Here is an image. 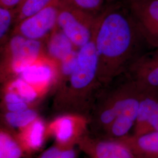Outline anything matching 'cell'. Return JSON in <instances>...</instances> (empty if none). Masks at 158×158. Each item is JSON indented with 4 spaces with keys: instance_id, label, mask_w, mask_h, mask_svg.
Here are the masks:
<instances>
[{
    "instance_id": "obj_17",
    "label": "cell",
    "mask_w": 158,
    "mask_h": 158,
    "mask_svg": "<svg viewBox=\"0 0 158 158\" xmlns=\"http://www.w3.org/2000/svg\"><path fill=\"white\" fill-rule=\"evenodd\" d=\"M3 88L14 91L24 101L33 104H35V102L42 97L34 87L19 77L6 82Z\"/></svg>"
},
{
    "instance_id": "obj_10",
    "label": "cell",
    "mask_w": 158,
    "mask_h": 158,
    "mask_svg": "<svg viewBox=\"0 0 158 158\" xmlns=\"http://www.w3.org/2000/svg\"><path fill=\"white\" fill-rule=\"evenodd\" d=\"M124 74L142 90H158V48L143 52Z\"/></svg>"
},
{
    "instance_id": "obj_18",
    "label": "cell",
    "mask_w": 158,
    "mask_h": 158,
    "mask_svg": "<svg viewBox=\"0 0 158 158\" xmlns=\"http://www.w3.org/2000/svg\"><path fill=\"white\" fill-rule=\"evenodd\" d=\"M55 0H23L15 10V25L25 18L40 11Z\"/></svg>"
},
{
    "instance_id": "obj_20",
    "label": "cell",
    "mask_w": 158,
    "mask_h": 158,
    "mask_svg": "<svg viewBox=\"0 0 158 158\" xmlns=\"http://www.w3.org/2000/svg\"><path fill=\"white\" fill-rule=\"evenodd\" d=\"M15 10L0 6V40L1 45H4L8 40L7 36L12 24H15Z\"/></svg>"
},
{
    "instance_id": "obj_19",
    "label": "cell",
    "mask_w": 158,
    "mask_h": 158,
    "mask_svg": "<svg viewBox=\"0 0 158 158\" xmlns=\"http://www.w3.org/2000/svg\"><path fill=\"white\" fill-rule=\"evenodd\" d=\"M79 9L97 15L117 0H64Z\"/></svg>"
},
{
    "instance_id": "obj_8",
    "label": "cell",
    "mask_w": 158,
    "mask_h": 158,
    "mask_svg": "<svg viewBox=\"0 0 158 158\" xmlns=\"http://www.w3.org/2000/svg\"><path fill=\"white\" fill-rule=\"evenodd\" d=\"M89 158H137L118 139L100 137L87 133L77 143Z\"/></svg>"
},
{
    "instance_id": "obj_5",
    "label": "cell",
    "mask_w": 158,
    "mask_h": 158,
    "mask_svg": "<svg viewBox=\"0 0 158 158\" xmlns=\"http://www.w3.org/2000/svg\"><path fill=\"white\" fill-rule=\"evenodd\" d=\"M60 0L50 5L15 25L11 35H19L29 40L45 41L57 27Z\"/></svg>"
},
{
    "instance_id": "obj_4",
    "label": "cell",
    "mask_w": 158,
    "mask_h": 158,
    "mask_svg": "<svg viewBox=\"0 0 158 158\" xmlns=\"http://www.w3.org/2000/svg\"><path fill=\"white\" fill-rule=\"evenodd\" d=\"M97 15L60 0L57 27L79 49L93 39Z\"/></svg>"
},
{
    "instance_id": "obj_24",
    "label": "cell",
    "mask_w": 158,
    "mask_h": 158,
    "mask_svg": "<svg viewBox=\"0 0 158 158\" xmlns=\"http://www.w3.org/2000/svg\"><path fill=\"white\" fill-rule=\"evenodd\" d=\"M131 1V0H122V1H123V2H128V1Z\"/></svg>"
},
{
    "instance_id": "obj_9",
    "label": "cell",
    "mask_w": 158,
    "mask_h": 158,
    "mask_svg": "<svg viewBox=\"0 0 158 158\" xmlns=\"http://www.w3.org/2000/svg\"><path fill=\"white\" fill-rule=\"evenodd\" d=\"M59 64L47 55L40 57L19 76L31 85L43 97L52 87L56 86Z\"/></svg>"
},
{
    "instance_id": "obj_22",
    "label": "cell",
    "mask_w": 158,
    "mask_h": 158,
    "mask_svg": "<svg viewBox=\"0 0 158 158\" xmlns=\"http://www.w3.org/2000/svg\"><path fill=\"white\" fill-rule=\"evenodd\" d=\"M35 104L27 102H20L11 104H1V108L4 112L22 111L29 108H34Z\"/></svg>"
},
{
    "instance_id": "obj_1",
    "label": "cell",
    "mask_w": 158,
    "mask_h": 158,
    "mask_svg": "<svg viewBox=\"0 0 158 158\" xmlns=\"http://www.w3.org/2000/svg\"><path fill=\"white\" fill-rule=\"evenodd\" d=\"M93 40L98 55V77L104 87L124 74L143 53L142 44L147 45L128 7L117 1L97 15Z\"/></svg>"
},
{
    "instance_id": "obj_21",
    "label": "cell",
    "mask_w": 158,
    "mask_h": 158,
    "mask_svg": "<svg viewBox=\"0 0 158 158\" xmlns=\"http://www.w3.org/2000/svg\"><path fill=\"white\" fill-rule=\"evenodd\" d=\"M77 151L74 147L65 146L56 143L46 149L38 158H76Z\"/></svg>"
},
{
    "instance_id": "obj_13",
    "label": "cell",
    "mask_w": 158,
    "mask_h": 158,
    "mask_svg": "<svg viewBox=\"0 0 158 158\" xmlns=\"http://www.w3.org/2000/svg\"><path fill=\"white\" fill-rule=\"evenodd\" d=\"M130 148L137 158H158V131L118 138Z\"/></svg>"
},
{
    "instance_id": "obj_16",
    "label": "cell",
    "mask_w": 158,
    "mask_h": 158,
    "mask_svg": "<svg viewBox=\"0 0 158 158\" xmlns=\"http://www.w3.org/2000/svg\"><path fill=\"white\" fill-rule=\"evenodd\" d=\"M38 117V113L35 108L18 112L2 111L1 122L3 123V127L12 131L16 129L18 131L30 124Z\"/></svg>"
},
{
    "instance_id": "obj_15",
    "label": "cell",
    "mask_w": 158,
    "mask_h": 158,
    "mask_svg": "<svg viewBox=\"0 0 158 158\" xmlns=\"http://www.w3.org/2000/svg\"><path fill=\"white\" fill-rule=\"evenodd\" d=\"M25 152L15 132L1 126L0 129V158H24Z\"/></svg>"
},
{
    "instance_id": "obj_23",
    "label": "cell",
    "mask_w": 158,
    "mask_h": 158,
    "mask_svg": "<svg viewBox=\"0 0 158 158\" xmlns=\"http://www.w3.org/2000/svg\"><path fill=\"white\" fill-rule=\"evenodd\" d=\"M23 0H0V6L15 10Z\"/></svg>"
},
{
    "instance_id": "obj_7",
    "label": "cell",
    "mask_w": 158,
    "mask_h": 158,
    "mask_svg": "<svg viewBox=\"0 0 158 158\" xmlns=\"http://www.w3.org/2000/svg\"><path fill=\"white\" fill-rule=\"evenodd\" d=\"M123 3L130 10L147 45L152 48H158V0H131Z\"/></svg>"
},
{
    "instance_id": "obj_11",
    "label": "cell",
    "mask_w": 158,
    "mask_h": 158,
    "mask_svg": "<svg viewBox=\"0 0 158 158\" xmlns=\"http://www.w3.org/2000/svg\"><path fill=\"white\" fill-rule=\"evenodd\" d=\"M158 131V90H142L134 135Z\"/></svg>"
},
{
    "instance_id": "obj_3",
    "label": "cell",
    "mask_w": 158,
    "mask_h": 158,
    "mask_svg": "<svg viewBox=\"0 0 158 158\" xmlns=\"http://www.w3.org/2000/svg\"><path fill=\"white\" fill-rule=\"evenodd\" d=\"M45 55V41L12 35L3 50L1 79L5 83L17 77L40 57Z\"/></svg>"
},
{
    "instance_id": "obj_6",
    "label": "cell",
    "mask_w": 158,
    "mask_h": 158,
    "mask_svg": "<svg viewBox=\"0 0 158 158\" xmlns=\"http://www.w3.org/2000/svg\"><path fill=\"white\" fill-rule=\"evenodd\" d=\"M90 119L78 114H63L47 124V134L55 138L57 143L75 147L89 133Z\"/></svg>"
},
{
    "instance_id": "obj_12",
    "label": "cell",
    "mask_w": 158,
    "mask_h": 158,
    "mask_svg": "<svg viewBox=\"0 0 158 158\" xmlns=\"http://www.w3.org/2000/svg\"><path fill=\"white\" fill-rule=\"evenodd\" d=\"M15 132L18 141L28 155L39 151L48 137L47 124L40 116L30 124Z\"/></svg>"
},
{
    "instance_id": "obj_2",
    "label": "cell",
    "mask_w": 158,
    "mask_h": 158,
    "mask_svg": "<svg viewBox=\"0 0 158 158\" xmlns=\"http://www.w3.org/2000/svg\"><path fill=\"white\" fill-rule=\"evenodd\" d=\"M98 55L92 39L78 51L76 68L70 77L56 88L55 110L63 114L90 117L98 97L104 88L98 77Z\"/></svg>"
},
{
    "instance_id": "obj_14",
    "label": "cell",
    "mask_w": 158,
    "mask_h": 158,
    "mask_svg": "<svg viewBox=\"0 0 158 158\" xmlns=\"http://www.w3.org/2000/svg\"><path fill=\"white\" fill-rule=\"evenodd\" d=\"M45 45L46 55L58 64L77 50L57 27L46 40Z\"/></svg>"
}]
</instances>
